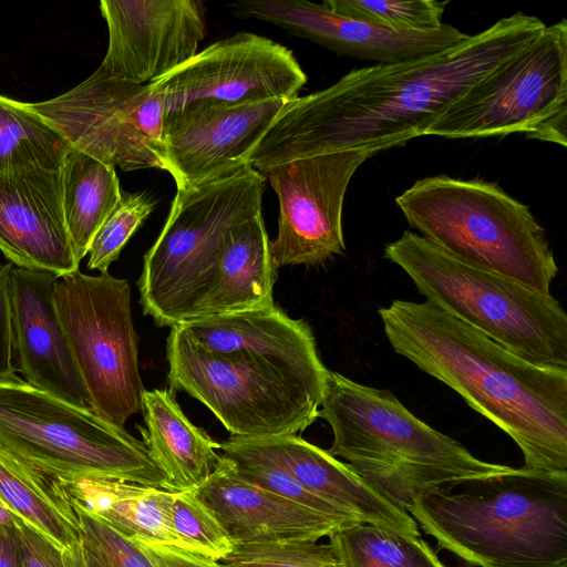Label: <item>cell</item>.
I'll use <instances>...</instances> for the list:
<instances>
[{"mask_svg": "<svg viewBox=\"0 0 567 567\" xmlns=\"http://www.w3.org/2000/svg\"><path fill=\"white\" fill-rule=\"evenodd\" d=\"M546 27L516 12L435 54L354 69L334 84L286 101L250 157L262 172L324 153H378L425 135L467 89L533 41Z\"/></svg>", "mask_w": 567, "mask_h": 567, "instance_id": "obj_1", "label": "cell"}, {"mask_svg": "<svg viewBox=\"0 0 567 567\" xmlns=\"http://www.w3.org/2000/svg\"><path fill=\"white\" fill-rule=\"evenodd\" d=\"M378 311L392 349L505 432L524 468L567 472V370L536 365L427 300Z\"/></svg>", "mask_w": 567, "mask_h": 567, "instance_id": "obj_2", "label": "cell"}, {"mask_svg": "<svg viewBox=\"0 0 567 567\" xmlns=\"http://www.w3.org/2000/svg\"><path fill=\"white\" fill-rule=\"evenodd\" d=\"M405 511L472 567H567V472L511 468L415 496Z\"/></svg>", "mask_w": 567, "mask_h": 567, "instance_id": "obj_3", "label": "cell"}, {"mask_svg": "<svg viewBox=\"0 0 567 567\" xmlns=\"http://www.w3.org/2000/svg\"><path fill=\"white\" fill-rule=\"evenodd\" d=\"M331 426L328 452L405 509L423 492L509 471L474 456L414 416L389 390L329 371L318 412Z\"/></svg>", "mask_w": 567, "mask_h": 567, "instance_id": "obj_4", "label": "cell"}, {"mask_svg": "<svg viewBox=\"0 0 567 567\" xmlns=\"http://www.w3.org/2000/svg\"><path fill=\"white\" fill-rule=\"evenodd\" d=\"M395 203L411 228L454 258L550 295L558 266L544 228L498 184L441 174L415 181Z\"/></svg>", "mask_w": 567, "mask_h": 567, "instance_id": "obj_5", "label": "cell"}, {"mask_svg": "<svg viewBox=\"0 0 567 567\" xmlns=\"http://www.w3.org/2000/svg\"><path fill=\"white\" fill-rule=\"evenodd\" d=\"M383 254L431 303L536 365L567 370V315L551 293L463 262L411 230Z\"/></svg>", "mask_w": 567, "mask_h": 567, "instance_id": "obj_6", "label": "cell"}, {"mask_svg": "<svg viewBox=\"0 0 567 567\" xmlns=\"http://www.w3.org/2000/svg\"><path fill=\"white\" fill-rule=\"evenodd\" d=\"M264 176L248 166L228 177L177 189L137 286L143 312L158 327L200 317L230 234L261 214Z\"/></svg>", "mask_w": 567, "mask_h": 567, "instance_id": "obj_7", "label": "cell"}, {"mask_svg": "<svg viewBox=\"0 0 567 567\" xmlns=\"http://www.w3.org/2000/svg\"><path fill=\"white\" fill-rule=\"evenodd\" d=\"M0 452L56 482L109 478L167 489L143 441L17 375L0 381Z\"/></svg>", "mask_w": 567, "mask_h": 567, "instance_id": "obj_8", "label": "cell"}, {"mask_svg": "<svg viewBox=\"0 0 567 567\" xmlns=\"http://www.w3.org/2000/svg\"><path fill=\"white\" fill-rule=\"evenodd\" d=\"M566 126L567 21L563 18L455 99L425 135L465 138L524 133L566 147Z\"/></svg>", "mask_w": 567, "mask_h": 567, "instance_id": "obj_9", "label": "cell"}, {"mask_svg": "<svg viewBox=\"0 0 567 567\" xmlns=\"http://www.w3.org/2000/svg\"><path fill=\"white\" fill-rule=\"evenodd\" d=\"M166 355L169 391L206 405L230 437L297 434L318 417L324 388L265 363L217 354L179 327L171 328Z\"/></svg>", "mask_w": 567, "mask_h": 567, "instance_id": "obj_10", "label": "cell"}, {"mask_svg": "<svg viewBox=\"0 0 567 567\" xmlns=\"http://www.w3.org/2000/svg\"><path fill=\"white\" fill-rule=\"evenodd\" d=\"M53 299L89 408L124 427L141 412L145 390L128 281L79 269L58 277Z\"/></svg>", "mask_w": 567, "mask_h": 567, "instance_id": "obj_11", "label": "cell"}, {"mask_svg": "<svg viewBox=\"0 0 567 567\" xmlns=\"http://www.w3.org/2000/svg\"><path fill=\"white\" fill-rule=\"evenodd\" d=\"M27 104L73 147L105 164L124 172L165 171V106L152 83L137 84L99 66L65 93Z\"/></svg>", "mask_w": 567, "mask_h": 567, "instance_id": "obj_12", "label": "cell"}, {"mask_svg": "<svg viewBox=\"0 0 567 567\" xmlns=\"http://www.w3.org/2000/svg\"><path fill=\"white\" fill-rule=\"evenodd\" d=\"M374 153L348 150L277 164L259 172L279 200L269 241L276 268L320 265L346 250L342 212L349 183Z\"/></svg>", "mask_w": 567, "mask_h": 567, "instance_id": "obj_13", "label": "cell"}, {"mask_svg": "<svg viewBox=\"0 0 567 567\" xmlns=\"http://www.w3.org/2000/svg\"><path fill=\"white\" fill-rule=\"evenodd\" d=\"M306 83L307 75L291 50L250 32H238L208 45L152 82L165 112L200 100L289 101Z\"/></svg>", "mask_w": 567, "mask_h": 567, "instance_id": "obj_14", "label": "cell"}, {"mask_svg": "<svg viewBox=\"0 0 567 567\" xmlns=\"http://www.w3.org/2000/svg\"><path fill=\"white\" fill-rule=\"evenodd\" d=\"M285 102L200 100L165 112V171L177 189L215 182L250 166L254 151Z\"/></svg>", "mask_w": 567, "mask_h": 567, "instance_id": "obj_15", "label": "cell"}, {"mask_svg": "<svg viewBox=\"0 0 567 567\" xmlns=\"http://www.w3.org/2000/svg\"><path fill=\"white\" fill-rule=\"evenodd\" d=\"M109 44L101 68L148 84L192 59L206 35L198 0H102Z\"/></svg>", "mask_w": 567, "mask_h": 567, "instance_id": "obj_16", "label": "cell"}, {"mask_svg": "<svg viewBox=\"0 0 567 567\" xmlns=\"http://www.w3.org/2000/svg\"><path fill=\"white\" fill-rule=\"evenodd\" d=\"M228 7L241 19L274 23L337 54L373 61L375 64L424 58L470 37L449 23L424 32L394 31L338 14L322 2L307 0H239L228 3Z\"/></svg>", "mask_w": 567, "mask_h": 567, "instance_id": "obj_17", "label": "cell"}, {"mask_svg": "<svg viewBox=\"0 0 567 567\" xmlns=\"http://www.w3.org/2000/svg\"><path fill=\"white\" fill-rule=\"evenodd\" d=\"M0 250L19 268L58 277L79 270L64 219L60 171L0 174Z\"/></svg>", "mask_w": 567, "mask_h": 567, "instance_id": "obj_18", "label": "cell"}, {"mask_svg": "<svg viewBox=\"0 0 567 567\" xmlns=\"http://www.w3.org/2000/svg\"><path fill=\"white\" fill-rule=\"evenodd\" d=\"M58 276L13 266L10 302L16 370L30 385L89 406L53 299Z\"/></svg>", "mask_w": 567, "mask_h": 567, "instance_id": "obj_19", "label": "cell"}, {"mask_svg": "<svg viewBox=\"0 0 567 567\" xmlns=\"http://www.w3.org/2000/svg\"><path fill=\"white\" fill-rule=\"evenodd\" d=\"M227 447L266 458L305 488L357 518L400 534L419 536L413 517L375 489L348 463L297 434L262 439L229 437Z\"/></svg>", "mask_w": 567, "mask_h": 567, "instance_id": "obj_20", "label": "cell"}, {"mask_svg": "<svg viewBox=\"0 0 567 567\" xmlns=\"http://www.w3.org/2000/svg\"><path fill=\"white\" fill-rule=\"evenodd\" d=\"M235 545L319 542L352 526L308 509L244 480L223 455L210 476L193 489Z\"/></svg>", "mask_w": 567, "mask_h": 567, "instance_id": "obj_21", "label": "cell"}, {"mask_svg": "<svg viewBox=\"0 0 567 567\" xmlns=\"http://www.w3.org/2000/svg\"><path fill=\"white\" fill-rule=\"evenodd\" d=\"M177 327L217 354L265 363L326 386L329 370L320 360L310 326L277 306L203 317Z\"/></svg>", "mask_w": 567, "mask_h": 567, "instance_id": "obj_22", "label": "cell"}, {"mask_svg": "<svg viewBox=\"0 0 567 567\" xmlns=\"http://www.w3.org/2000/svg\"><path fill=\"white\" fill-rule=\"evenodd\" d=\"M146 427L138 426L148 453L166 477L168 491L194 489L219 465L220 443L194 425L169 390H144Z\"/></svg>", "mask_w": 567, "mask_h": 567, "instance_id": "obj_23", "label": "cell"}, {"mask_svg": "<svg viewBox=\"0 0 567 567\" xmlns=\"http://www.w3.org/2000/svg\"><path fill=\"white\" fill-rule=\"evenodd\" d=\"M72 505L137 543L183 549L171 522L173 491L109 478L59 482Z\"/></svg>", "mask_w": 567, "mask_h": 567, "instance_id": "obj_24", "label": "cell"}, {"mask_svg": "<svg viewBox=\"0 0 567 567\" xmlns=\"http://www.w3.org/2000/svg\"><path fill=\"white\" fill-rule=\"evenodd\" d=\"M269 241L262 214L230 234L199 318L275 306L277 268Z\"/></svg>", "mask_w": 567, "mask_h": 567, "instance_id": "obj_25", "label": "cell"}, {"mask_svg": "<svg viewBox=\"0 0 567 567\" xmlns=\"http://www.w3.org/2000/svg\"><path fill=\"white\" fill-rule=\"evenodd\" d=\"M0 498L24 524L61 553L81 543L78 515L59 482L2 452Z\"/></svg>", "mask_w": 567, "mask_h": 567, "instance_id": "obj_26", "label": "cell"}, {"mask_svg": "<svg viewBox=\"0 0 567 567\" xmlns=\"http://www.w3.org/2000/svg\"><path fill=\"white\" fill-rule=\"evenodd\" d=\"M65 225L78 264L122 198L115 167L71 147L60 168Z\"/></svg>", "mask_w": 567, "mask_h": 567, "instance_id": "obj_27", "label": "cell"}, {"mask_svg": "<svg viewBox=\"0 0 567 567\" xmlns=\"http://www.w3.org/2000/svg\"><path fill=\"white\" fill-rule=\"evenodd\" d=\"M72 145L27 103L0 95V174L60 171Z\"/></svg>", "mask_w": 567, "mask_h": 567, "instance_id": "obj_28", "label": "cell"}, {"mask_svg": "<svg viewBox=\"0 0 567 567\" xmlns=\"http://www.w3.org/2000/svg\"><path fill=\"white\" fill-rule=\"evenodd\" d=\"M328 538L343 567H445L421 535L358 523Z\"/></svg>", "mask_w": 567, "mask_h": 567, "instance_id": "obj_29", "label": "cell"}, {"mask_svg": "<svg viewBox=\"0 0 567 567\" xmlns=\"http://www.w3.org/2000/svg\"><path fill=\"white\" fill-rule=\"evenodd\" d=\"M333 12L369 21L394 31L439 29L449 1L436 0H324Z\"/></svg>", "mask_w": 567, "mask_h": 567, "instance_id": "obj_30", "label": "cell"}, {"mask_svg": "<svg viewBox=\"0 0 567 567\" xmlns=\"http://www.w3.org/2000/svg\"><path fill=\"white\" fill-rule=\"evenodd\" d=\"M171 522L183 550L219 561L234 548L220 523L193 489L173 492Z\"/></svg>", "mask_w": 567, "mask_h": 567, "instance_id": "obj_31", "label": "cell"}, {"mask_svg": "<svg viewBox=\"0 0 567 567\" xmlns=\"http://www.w3.org/2000/svg\"><path fill=\"white\" fill-rule=\"evenodd\" d=\"M220 450L223 455L233 462L237 473L249 483L320 514L351 524L360 523L353 516L305 488L277 464L223 444H220Z\"/></svg>", "mask_w": 567, "mask_h": 567, "instance_id": "obj_32", "label": "cell"}, {"mask_svg": "<svg viewBox=\"0 0 567 567\" xmlns=\"http://www.w3.org/2000/svg\"><path fill=\"white\" fill-rule=\"evenodd\" d=\"M215 567H343L330 543L282 542L235 545Z\"/></svg>", "mask_w": 567, "mask_h": 567, "instance_id": "obj_33", "label": "cell"}, {"mask_svg": "<svg viewBox=\"0 0 567 567\" xmlns=\"http://www.w3.org/2000/svg\"><path fill=\"white\" fill-rule=\"evenodd\" d=\"M155 200L147 193H123L102 224L89 248L87 268L107 272L131 236L154 210Z\"/></svg>", "mask_w": 567, "mask_h": 567, "instance_id": "obj_34", "label": "cell"}, {"mask_svg": "<svg viewBox=\"0 0 567 567\" xmlns=\"http://www.w3.org/2000/svg\"><path fill=\"white\" fill-rule=\"evenodd\" d=\"M73 507L83 542L97 550L113 567H154L135 540L85 511Z\"/></svg>", "mask_w": 567, "mask_h": 567, "instance_id": "obj_35", "label": "cell"}, {"mask_svg": "<svg viewBox=\"0 0 567 567\" xmlns=\"http://www.w3.org/2000/svg\"><path fill=\"white\" fill-rule=\"evenodd\" d=\"M13 265L9 261L0 264V381L14 378L11 302H10V272Z\"/></svg>", "mask_w": 567, "mask_h": 567, "instance_id": "obj_36", "label": "cell"}, {"mask_svg": "<svg viewBox=\"0 0 567 567\" xmlns=\"http://www.w3.org/2000/svg\"><path fill=\"white\" fill-rule=\"evenodd\" d=\"M22 567H65L62 553L23 522L16 526Z\"/></svg>", "mask_w": 567, "mask_h": 567, "instance_id": "obj_37", "label": "cell"}, {"mask_svg": "<svg viewBox=\"0 0 567 567\" xmlns=\"http://www.w3.org/2000/svg\"><path fill=\"white\" fill-rule=\"evenodd\" d=\"M137 544L154 567H215L214 561L190 551L164 545Z\"/></svg>", "mask_w": 567, "mask_h": 567, "instance_id": "obj_38", "label": "cell"}, {"mask_svg": "<svg viewBox=\"0 0 567 567\" xmlns=\"http://www.w3.org/2000/svg\"><path fill=\"white\" fill-rule=\"evenodd\" d=\"M0 567H22L16 529L7 526H0Z\"/></svg>", "mask_w": 567, "mask_h": 567, "instance_id": "obj_39", "label": "cell"}, {"mask_svg": "<svg viewBox=\"0 0 567 567\" xmlns=\"http://www.w3.org/2000/svg\"><path fill=\"white\" fill-rule=\"evenodd\" d=\"M82 548L86 567H113L97 550L82 539Z\"/></svg>", "mask_w": 567, "mask_h": 567, "instance_id": "obj_40", "label": "cell"}, {"mask_svg": "<svg viewBox=\"0 0 567 567\" xmlns=\"http://www.w3.org/2000/svg\"><path fill=\"white\" fill-rule=\"evenodd\" d=\"M62 558L65 567H86L83 555L82 540L72 549L63 551Z\"/></svg>", "mask_w": 567, "mask_h": 567, "instance_id": "obj_41", "label": "cell"}, {"mask_svg": "<svg viewBox=\"0 0 567 567\" xmlns=\"http://www.w3.org/2000/svg\"><path fill=\"white\" fill-rule=\"evenodd\" d=\"M22 520L8 507L0 504V526L16 528Z\"/></svg>", "mask_w": 567, "mask_h": 567, "instance_id": "obj_42", "label": "cell"}, {"mask_svg": "<svg viewBox=\"0 0 567 567\" xmlns=\"http://www.w3.org/2000/svg\"><path fill=\"white\" fill-rule=\"evenodd\" d=\"M0 504H2V505H4V506H6V504L3 503V501H2L1 498H0ZM6 507H7V506H6Z\"/></svg>", "mask_w": 567, "mask_h": 567, "instance_id": "obj_43", "label": "cell"}, {"mask_svg": "<svg viewBox=\"0 0 567 567\" xmlns=\"http://www.w3.org/2000/svg\"><path fill=\"white\" fill-rule=\"evenodd\" d=\"M22 565V564H21Z\"/></svg>", "mask_w": 567, "mask_h": 567, "instance_id": "obj_44", "label": "cell"}]
</instances>
